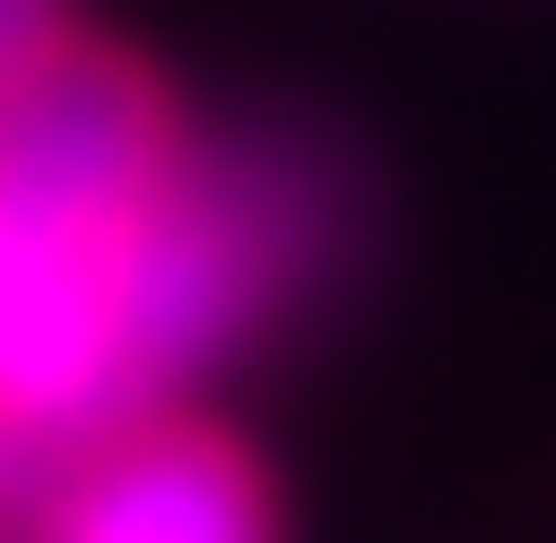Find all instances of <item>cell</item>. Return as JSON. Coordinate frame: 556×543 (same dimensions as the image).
<instances>
[{
  "label": "cell",
  "mask_w": 556,
  "mask_h": 543,
  "mask_svg": "<svg viewBox=\"0 0 556 543\" xmlns=\"http://www.w3.org/2000/svg\"><path fill=\"white\" fill-rule=\"evenodd\" d=\"M165 177H177L165 102L102 51H51L0 102V430L13 442L127 430L114 253Z\"/></svg>",
  "instance_id": "obj_1"
},
{
  "label": "cell",
  "mask_w": 556,
  "mask_h": 543,
  "mask_svg": "<svg viewBox=\"0 0 556 543\" xmlns=\"http://www.w3.org/2000/svg\"><path fill=\"white\" fill-rule=\"evenodd\" d=\"M304 240L316 215L278 165H177L127 215V253H114V392H127V417H152L215 354H241L266 329V304L304 278Z\"/></svg>",
  "instance_id": "obj_2"
},
{
  "label": "cell",
  "mask_w": 556,
  "mask_h": 543,
  "mask_svg": "<svg viewBox=\"0 0 556 543\" xmlns=\"http://www.w3.org/2000/svg\"><path fill=\"white\" fill-rule=\"evenodd\" d=\"M51 543H278L266 480L203 430H102L89 468L64 480Z\"/></svg>",
  "instance_id": "obj_3"
},
{
  "label": "cell",
  "mask_w": 556,
  "mask_h": 543,
  "mask_svg": "<svg viewBox=\"0 0 556 543\" xmlns=\"http://www.w3.org/2000/svg\"><path fill=\"white\" fill-rule=\"evenodd\" d=\"M64 51V0H0V102Z\"/></svg>",
  "instance_id": "obj_4"
},
{
  "label": "cell",
  "mask_w": 556,
  "mask_h": 543,
  "mask_svg": "<svg viewBox=\"0 0 556 543\" xmlns=\"http://www.w3.org/2000/svg\"><path fill=\"white\" fill-rule=\"evenodd\" d=\"M0 468H13V430H0Z\"/></svg>",
  "instance_id": "obj_5"
}]
</instances>
